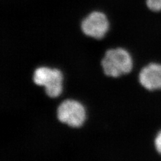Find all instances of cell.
<instances>
[{
    "label": "cell",
    "mask_w": 161,
    "mask_h": 161,
    "mask_svg": "<svg viewBox=\"0 0 161 161\" xmlns=\"http://www.w3.org/2000/svg\"><path fill=\"white\" fill-rule=\"evenodd\" d=\"M147 6L153 12L161 11V0H147Z\"/></svg>",
    "instance_id": "6"
},
{
    "label": "cell",
    "mask_w": 161,
    "mask_h": 161,
    "mask_svg": "<svg viewBox=\"0 0 161 161\" xmlns=\"http://www.w3.org/2000/svg\"><path fill=\"white\" fill-rule=\"evenodd\" d=\"M109 29V22L105 15L100 12H93L89 14L81 23L83 33L87 36L95 40L104 38Z\"/></svg>",
    "instance_id": "4"
},
{
    "label": "cell",
    "mask_w": 161,
    "mask_h": 161,
    "mask_svg": "<svg viewBox=\"0 0 161 161\" xmlns=\"http://www.w3.org/2000/svg\"><path fill=\"white\" fill-rule=\"evenodd\" d=\"M138 82L145 90L153 92L161 89V64L150 63L140 69Z\"/></svg>",
    "instance_id": "5"
},
{
    "label": "cell",
    "mask_w": 161,
    "mask_h": 161,
    "mask_svg": "<svg viewBox=\"0 0 161 161\" xmlns=\"http://www.w3.org/2000/svg\"><path fill=\"white\" fill-rule=\"evenodd\" d=\"M32 79L34 85L44 89L49 98H59L64 92V75L57 67L40 65L34 70Z\"/></svg>",
    "instance_id": "2"
},
{
    "label": "cell",
    "mask_w": 161,
    "mask_h": 161,
    "mask_svg": "<svg viewBox=\"0 0 161 161\" xmlns=\"http://www.w3.org/2000/svg\"><path fill=\"white\" fill-rule=\"evenodd\" d=\"M56 118L60 124L69 128H80L87 121V109L78 99L65 98L60 101L57 105Z\"/></svg>",
    "instance_id": "3"
},
{
    "label": "cell",
    "mask_w": 161,
    "mask_h": 161,
    "mask_svg": "<svg viewBox=\"0 0 161 161\" xmlns=\"http://www.w3.org/2000/svg\"><path fill=\"white\" fill-rule=\"evenodd\" d=\"M100 64L105 76L118 79L132 73L134 61L128 50L117 47L105 50Z\"/></svg>",
    "instance_id": "1"
},
{
    "label": "cell",
    "mask_w": 161,
    "mask_h": 161,
    "mask_svg": "<svg viewBox=\"0 0 161 161\" xmlns=\"http://www.w3.org/2000/svg\"><path fill=\"white\" fill-rule=\"evenodd\" d=\"M154 147L157 152L161 154V130L157 134L154 139Z\"/></svg>",
    "instance_id": "7"
}]
</instances>
